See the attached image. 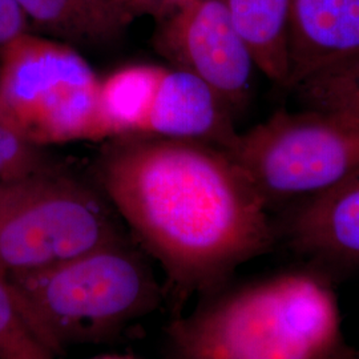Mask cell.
<instances>
[{"label": "cell", "mask_w": 359, "mask_h": 359, "mask_svg": "<svg viewBox=\"0 0 359 359\" xmlns=\"http://www.w3.org/2000/svg\"><path fill=\"white\" fill-rule=\"evenodd\" d=\"M147 136L203 142L229 151L238 132L231 108L205 81L185 69L165 67L149 112Z\"/></svg>", "instance_id": "cell-8"}, {"label": "cell", "mask_w": 359, "mask_h": 359, "mask_svg": "<svg viewBox=\"0 0 359 359\" xmlns=\"http://www.w3.org/2000/svg\"><path fill=\"white\" fill-rule=\"evenodd\" d=\"M100 79L75 47L29 31L0 47V108L38 147L107 140Z\"/></svg>", "instance_id": "cell-5"}, {"label": "cell", "mask_w": 359, "mask_h": 359, "mask_svg": "<svg viewBox=\"0 0 359 359\" xmlns=\"http://www.w3.org/2000/svg\"><path fill=\"white\" fill-rule=\"evenodd\" d=\"M289 90L301 79L359 53V0H290Z\"/></svg>", "instance_id": "cell-9"}, {"label": "cell", "mask_w": 359, "mask_h": 359, "mask_svg": "<svg viewBox=\"0 0 359 359\" xmlns=\"http://www.w3.org/2000/svg\"><path fill=\"white\" fill-rule=\"evenodd\" d=\"M103 192L62 168L0 182V276L50 268L123 240Z\"/></svg>", "instance_id": "cell-4"}, {"label": "cell", "mask_w": 359, "mask_h": 359, "mask_svg": "<svg viewBox=\"0 0 359 359\" xmlns=\"http://www.w3.org/2000/svg\"><path fill=\"white\" fill-rule=\"evenodd\" d=\"M176 359H357L333 289L297 271L224 295L170 325Z\"/></svg>", "instance_id": "cell-2"}, {"label": "cell", "mask_w": 359, "mask_h": 359, "mask_svg": "<svg viewBox=\"0 0 359 359\" xmlns=\"http://www.w3.org/2000/svg\"><path fill=\"white\" fill-rule=\"evenodd\" d=\"M15 306L55 358L103 342L149 314L161 292L124 238L50 268L4 278Z\"/></svg>", "instance_id": "cell-3"}, {"label": "cell", "mask_w": 359, "mask_h": 359, "mask_svg": "<svg viewBox=\"0 0 359 359\" xmlns=\"http://www.w3.org/2000/svg\"><path fill=\"white\" fill-rule=\"evenodd\" d=\"M88 359H136L130 355H117V354H105V355H99V357H92Z\"/></svg>", "instance_id": "cell-19"}, {"label": "cell", "mask_w": 359, "mask_h": 359, "mask_svg": "<svg viewBox=\"0 0 359 359\" xmlns=\"http://www.w3.org/2000/svg\"><path fill=\"white\" fill-rule=\"evenodd\" d=\"M226 152L269 208L305 201L359 175V124L313 109L277 111Z\"/></svg>", "instance_id": "cell-6"}, {"label": "cell", "mask_w": 359, "mask_h": 359, "mask_svg": "<svg viewBox=\"0 0 359 359\" xmlns=\"http://www.w3.org/2000/svg\"><path fill=\"white\" fill-rule=\"evenodd\" d=\"M102 192L187 301L216 289L274 243L269 206L226 151L161 137L117 139L97 164Z\"/></svg>", "instance_id": "cell-1"}, {"label": "cell", "mask_w": 359, "mask_h": 359, "mask_svg": "<svg viewBox=\"0 0 359 359\" xmlns=\"http://www.w3.org/2000/svg\"><path fill=\"white\" fill-rule=\"evenodd\" d=\"M165 67L132 65L100 79L99 108L108 140L147 136L149 112Z\"/></svg>", "instance_id": "cell-12"}, {"label": "cell", "mask_w": 359, "mask_h": 359, "mask_svg": "<svg viewBox=\"0 0 359 359\" xmlns=\"http://www.w3.org/2000/svg\"><path fill=\"white\" fill-rule=\"evenodd\" d=\"M357 359H359V355H358V358H357Z\"/></svg>", "instance_id": "cell-21"}, {"label": "cell", "mask_w": 359, "mask_h": 359, "mask_svg": "<svg viewBox=\"0 0 359 359\" xmlns=\"http://www.w3.org/2000/svg\"><path fill=\"white\" fill-rule=\"evenodd\" d=\"M117 1H120V3H121V4H124V6H126V7H128V8H129V6H128V4H127V1H126V0H117ZM129 10H130V8H129ZM130 11H132V10H130Z\"/></svg>", "instance_id": "cell-20"}, {"label": "cell", "mask_w": 359, "mask_h": 359, "mask_svg": "<svg viewBox=\"0 0 359 359\" xmlns=\"http://www.w3.org/2000/svg\"><path fill=\"white\" fill-rule=\"evenodd\" d=\"M249 46L257 68L286 90L289 80L287 26L290 0H221Z\"/></svg>", "instance_id": "cell-13"}, {"label": "cell", "mask_w": 359, "mask_h": 359, "mask_svg": "<svg viewBox=\"0 0 359 359\" xmlns=\"http://www.w3.org/2000/svg\"><path fill=\"white\" fill-rule=\"evenodd\" d=\"M289 90L304 109L359 124V53L314 71Z\"/></svg>", "instance_id": "cell-14"}, {"label": "cell", "mask_w": 359, "mask_h": 359, "mask_svg": "<svg viewBox=\"0 0 359 359\" xmlns=\"http://www.w3.org/2000/svg\"><path fill=\"white\" fill-rule=\"evenodd\" d=\"M297 252L342 266H359V175L305 200L289 221Z\"/></svg>", "instance_id": "cell-10"}, {"label": "cell", "mask_w": 359, "mask_h": 359, "mask_svg": "<svg viewBox=\"0 0 359 359\" xmlns=\"http://www.w3.org/2000/svg\"><path fill=\"white\" fill-rule=\"evenodd\" d=\"M28 20L15 0H0V47L28 31Z\"/></svg>", "instance_id": "cell-17"}, {"label": "cell", "mask_w": 359, "mask_h": 359, "mask_svg": "<svg viewBox=\"0 0 359 359\" xmlns=\"http://www.w3.org/2000/svg\"><path fill=\"white\" fill-rule=\"evenodd\" d=\"M28 25L72 47L123 38L136 13L117 0H15Z\"/></svg>", "instance_id": "cell-11"}, {"label": "cell", "mask_w": 359, "mask_h": 359, "mask_svg": "<svg viewBox=\"0 0 359 359\" xmlns=\"http://www.w3.org/2000/svg\"><path fill=\"white\" fill-rule=\"evenodd\" d=\"M129 8L136 13H152L160 19L173 11L184 0H126Z\"/></svg>", "instance_id": "cell-18"}, {"label": "cell", "mask_w": 359, "mask_h": 359, "mask_svg": "<svg viewBox=\"0 0 359 359\" xmlns=\"http://www.w3.org/2000/svg\"><path fill=\"white\" fill-rule=\"evenodd\" d=\"M57 168L38 147L28 142L0 108V182L26 179Z\"/></svg>", "instance_id": "cell-15"}, {"label": "cell", "mask_w": 359, "mask_h": 359, "mask_svg": "<svg viewBox=\"0 0 359 359\" xmlns=\"http://www.w3.org/2000/svg\"><path fill=\"white\" fill-rule=\"evenodd\" d=\"M154 47L217 93L231 109L249 103L256 60L221 0H184L161 18Z\"/></svg>", "instance_id": "cell-7"}, {"label": "cell", "mask_w": 359, "mask_h": 359, "mask_svg": "<svg viewBox=\"0 0 359 359\" xmlns=\"http://www.w3.org/2000/svg\"><path fill=\"white\" fill-rule=\"evenodd\" d=\"M0 359H56L40 344L15 306L0 276Z\"/></svg>", "instance_id": "cell-16"}]
</instances>
